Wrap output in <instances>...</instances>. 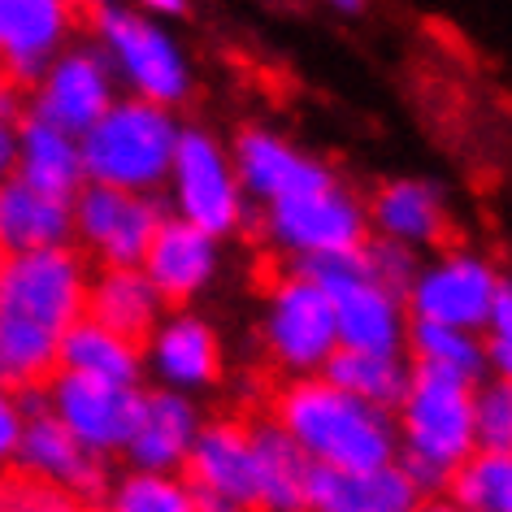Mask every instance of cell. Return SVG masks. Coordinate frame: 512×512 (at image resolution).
Here are the masks:
<instances>
[{
	"mask_svg": "<svg viewBox=\"0 0 512 512\" xmlns=\"http://www.w3.org/2000/svg\"><path fill=\"white\" fill-rule=\"evenodd\" d=\"M92 265L74 248L0 261V387L40 395L57 374L61 339L83 322Z\"/></svg>",
	"mask_w": 512,
	"mask_h": 512,
	"instance_id": "1",
	"label": "cell"
},
{
	"mask_svg": "<svg viewBox=\"0 0 512 512\" xmlns=\"http://www.w3.org/2000/svg\"><path fill=\"white\" fill-rule=\"evenodd\" d=\"M270 421L309 456L313 469L369 473L395 465L400 456L395 417L352 400L348 391L330 387L322 374L287 378L270 400Z\"/></svg>",
	"mask_w": 512,
	"mask_h": 512,
	"instance_id": "2",
	"label": "cell"
},
{
	"mask_svg": "<svg viewBox=\"0 0 512 512\" xmlns=\"http://www.w3.org/2000/svg\"><path fill=\"white\" fill-rule=\"evenodd\" d=\"M395 434H400L395 465L408 473L421 499L443 495L452 469L478 452V443H473V382L413 365L408 395L395 408Z\"/></svg>",
	"mask_w": 512,
	"mask_h": 512,
	"instance_id": "3",
	"label": "cell"
},
{
	"mask_svg": "<svg viewBox=\"0 0 512 512\" xmlns=\"http://www.w3.org/2000/svg\"><path fill=\"white\" fill-rule=\"evenodd\" d=\"M178 135L183 126L170 109L118 96L105 118L79 139L83 178L96 187L131 191V196H157L170 183Z\"/></svg>",
	"mask_w": 512,
	"mask_h": 512,
	"instance_id": "4",
	"label": "cell"
},
{
	"mask_svg": "<svg viewBox=\"0 0 512 512\" xmlns=\"http://www.w3.org/2000/svg\"><path fill=\"white\" fill-rule=\"evenodd\" d=\"M83 27L92 31V44L109 61L113 79L126 83L135 100H148L157 109L183 105L191 96V66L183 48L157 18L131 5H92L83 9Z\"/></svg>",
	"mask_w": 512,
	"mask_h": 512,
	"instance_id": "5",
	"label": "cell"
},
{
	"mask_svg": "<svg viewBox=\"0 0 512 512\" xmlns=\"http://www.w3.org/2000/svg\"><path fill=\"white\" fill-rule=\"evenodd\" d=\"M296 270L309 274L313 283L326 291L343 352H369V356H400L404 352V335H408L404 300L369 278L361 252L317 256V261H300Z\"/></svg>",
	"mask_w": 512,
	"mask_h": 512,
	"instance_id": "6",
	"label": "cell"
},
{
	"mask_svg": "<svg viewBox=\"0 0 512 512\" xmlns=\"http://www.w3.org/2000/svg\"><path fill=\"white\" fill-rule=\"evenodd\" d=\"M70 217L74 252L92 270H139L152 235L165 222V209L157 196H131V191L87 183L70 200Z\"/></svg>",
	"mask_w": 512,
	"mask_h": 512,
	"instance_id": "7",
	"label": "cell"
},
{
	"mask_svg": "<svg viewBox=\"0 0 512 512\" xmlns=\"http://www.w3.org/2000/svg\"><path fill=\"white\" fill-rule=\"evenodd\" d=\"M170 196L174 217L204 230L209 239H222L243 222V187L230 165V152L200 126H183L170 165Z\"/></svg>",
	"mask_w": 512,
	"mask_h": 512,
	"instance_id": "8",
	"label": "cell"
},
{
	"mask_svg": "<svg viewBox=\"0 0 512 512\" xmlns=\"http://www.w3.org/2000/svg\"><path fill=\"white\" fill-rule=\"evenodd\" d=\"M265 348H270V361L291 378L322 374L326 361L339 352L335 313H330L326 291L309 274L291 270L274 278L265 296Z\"/></svg>",
	"mask_w": 512,
	"mask_h": 512,
	"instance_id": "9",
	"label": "cell"
},
{
	"mask_svg": "<svg viewBox=\"0 0 512 512\" xmlns=\"http://www.w3.org/2000/svg\"><path fill=\"white\" fill-rule=\"evenodd\" d=\"M118 100V79L96 44H70L40 79L27 87V118L83 139Z\"/></svg>",
	"mask_w": 512,
	"mask_h": 512,
	"instance_id": "10",
	"label": "cell"
},
{
	"mask_svg": "<svg viewBox=\"0 0 512 512\" xmlns=\"http://www.w3.org/2000/svg\"><path fill=\"white\" fill-rule=\"evenodd\" d=\"M495 296H499V274L491 270L486 256L443 252V256H434L426 270H417L404 300L413 309V322L482 335L486 322H491Z\"/></svg>",
	"mask_w": 512,
	"mask_h": 512,
	"instance_id": "11",
	"label": "cell"
},
{
	"mask_svg": "<svg viewBox=\"0 0 512 512\" xmlns=\"http://www.w3.org/2000/svg\"><path fill=\"white\" fill-rule=\"evenodd\" d=\"M139 395H144V387H113V382L53 374V382H48L35 400H40L44 413L53 417L61 430H70L87 452L113 460V456H122V447L135 430Z\"/></svg>",
	"mask_w": 512,
	"mask_h": 512,
	"instance_id": "12",
	"label": "cell"
},
{
	"mask_svg": "<svg viewBox=\"0 0 512 512\" xmlns=\"http://www.w3.org/2000/svg\"><path fill=\"white\" fill-rule=\"evenodd\" d=\"M83 9L66 0H0V83L27 87L74 44Z\"/></svg>",
	"mask_w": 512,
	"mask_h": 512,
	"instance_id": "13",
	"label": "cell"
},
{
	"mask_svg": "<svg viewBox=\"0 0 512 512\" xmlns=\"http://www.w3.org/2000/svg\"><path fill=\"white\" fill-rule=\"evenodd\" d=\"M265 226L270 235L283 243L287 252H296L300 261H317V256H352L365 248L369 239V217L348 196L339 183L313 196L287 200L265 209Z\"/></svg>",
	"mask_w": 512,
	"mask_h": 512,
	"instance_id": "14",
	"label": "cell"
},
{
	"mask_svg": "<svg viewBox=\"0 0 512 512\" xmlns=\"http://www.w3.org/2000/svg\"><path fill=\"white\" fill-rule=\"evenodd\" d=\"M14 469L44 486H57V491L83 499V504H96L113 478L109 460L87 452L70 430H61L40 408L35 395H31V413H27V426H22V439H18Z\"/></svg>",
	"mask_w": 512,
	"mask_h": 512,
	"instance_id": "15",
	"label": "cell"
},
{
	"mask_svg": "<svg viewBox=\"0 0 512 512\" xmlns=\"http://www.w3.org/2000/svg\"><path fill=\"white\" fill-rule=\"evenodd\" d=\"M230 165H235L239 187L261 200L265 209L335 187V174H330L322 161L300 152L296 144H287L283 135L265 131V126H243L235 135V157H230Z\"/></svg>",
	"mask_w": 512,
	"mask_h": 512,
	"instance_id": "16",
	"label": "cell"
},
{
	"mask_svg": "<svg viewBox=\"0 0 512 512\" xmlns=\"http://www.w3.org/2000/svg\"><path fill=\"white\" fill-rule=\"evenodd\" d=\"M200 408L191 404V395H178V391H165V387H152L139 395V417H135V430L126 439L122 456H126V469H139V473H183L187 465V452L200 434Z\"/></svg>",
	"mask_w": 512,
	"mask_h": 512,
	"instance_id": "17",
	"label": "cell"
},
{
	"mask_svg": "<svg viewBox=\"0 0 512 512\" xmlns=\"http://www.w3.org/2000/svg\"><path fill=\"white\" fill-rule=\"evenodd\" d=\"M144 369L165 391H200L222 378V343L213 326L196 313H165L144 343Z\"/></svg>",
	"mask_w": 512,
	"mask_h": 512,
	"instance_id": "18",
	"label": "cell"
},
{
	"mask_svg": "<svg viewBox=\"0 0 512 512\" xmlns=\"http://www.w3.org/2000/svg\"><path fill=\"white\" fill-rule=\"evenodd\" d=\"M183 482L191 491L222 495L243 512H252L256 499V478H252V430L239 417H217L204 421L196 443L187 452Z\"/></svg>",
	"mask_w": 512,
	"mask_h": 512,
	"instance_id": "19",
	"label": "cell"
},
{
	"mask_svg": "<svg viewBox=\"0 0 512 512\" xmlns=\"http://www.w3.org/2000/svg\"><path fill=\"white\" fill-rule=\"evenodd\" d=\"M139 270H144V278L161 296L165 309H183V304H191L204 287L213 283L217 239H209L204 230L165 213V222L157 226V235H152Z\"/></svg>",
	"mask_w": 512,
	"mask_h": 512,
	"instance_id": "20",
	"label": "cell"
},
{
	"mask_svg": "<svg viewBox=\"0 0 512 512\" xmlns=\"http://www.w3.org/2000/svg\"><path fill=\"white\" fill-rule=\"evenodd\" d=\"M53 248H74L70 200L44 196L22 178H5L0 183V261Z\"/></svg>",
	"mask_w": 512,
	"mask_h": 512,
	"instance_id": "21",
	"label": "cell"
},
{
	"mask_svg": "<svg viewBox=\"0 0 512 512\" xmlns=\"http://www.w3.org/2000/svg\"><path fill=\"white\" fill-rule=\"evenodd\" d=\"M248 430H252V478H256L252 512H309V478H313L309 456L270 417L248 421Z\"/></svg>",
	"mask_w": 512,
	"mask_h": 512,
	"instance_id": "22",
	"label": "cell"
},
{
	"mask_svg": "<svg viewBox=\"0 0 512 512\" xmlns=\"http://www.w3.org/2000/svg\"><path fill=\"white\" fill-rule=\"evenodd\" d=\"M83 317L113 330L118 339L144 348L148 335L161 326L165 304H161L157 291H152L144 270H92Z\"/></svg>",
	"mask_w": 512,
	"mask_h": 512,
	"instance_id": "23",
	"label": "cell"
},
{
	"mask_svg": "<svg viewBox=\"0 0 512 512\" xmlns=\"http://www.w3.org/2000/svg\"><path fill=\"white\" fill-rule=\"evenodd\" d=\"M421 491L408 482L400 465H382L369 473L313 469L309 512H417Z\"/></svg>",
	"mask_w": 512,
	"mask_h": 512,
	"instance_id": "24",
	"label": "cell"
},
{
	"mask_svg": "<svg viewBox=\"0 0 512 512\" xmlns=\"http://www.w3.org/2000/svg\"><path fill=\"white\" fill-rule=\"evenodd\" d=\"M14 178H22V183L35 187V191H44V196L74 200L87 187L79 139L40 122V118H22L18 122Z\"/></svg>",
	"mask_w": 512,
	"mask_h": 512,
	"instance_id": "25",
	"label": "cell"
},
{
	"mask_svg": "<svg viewBox=\"0 0 512 512\" xmlns=\"http://www.w3.org/2000/svg\"><path fill=\"white\" fill-rule=\"evenodd\" d=\"M365 217H374L378 239L404 243V248H426L447 235V204L443 191L426 183V178H395L374 196V209Z\"/></svg>",
	"mask_w": 512,
	"mask_h": 512,
	"instance_id": "26",
	"label": "cell"
},
{
	"mask_svg": "<svg viewBox=\"0 0 512 512\" xmlns=\"http://www.w3.org/2000/svg\"><path fill=\"white\" fill-rule=\"evenodd\" d=\"M57 374L113 382V387H139V378H144V348L118 339L113 330H105V326H96V322H87L83 317V322L61 339Z\"/></svg>",
	"mask_w": 512,
	"mask_h": 512,
	"instance_id": "27",
	"label": "cell"
},
{
	"mask_svg": "<svg viewBox=\"0 0 512 512\" xmlns=\"http://www.w3.org/2000/svg\"><path fill=\"white\" fill-rule=\"evenodd\" d=\"M322 378L330 387L348 391L352 400H361L378 413H391L404 404L408 382H413V369L404 365V356H369V352H335L322 369Z\"/></svg>",
	"mask_w": 512,
	"mask_h": 512,
	"instance_id": "28",
	"label": "cell"
},
{
	"mask_svg": "<svg viewBox=\"0 0 512 512\" xmlns=\"http://www.w3.org/2000/svg\"><path fill=\"white\" fill-rule=\"evenodd\" d=\"M92 512H196V499H191L183 473L122 469L109 478L105 495L92 504Z\"/></svg>",
	"mask_w": 512,
	"mask_h": 512,
	"instance_id": "29",
	"label": "cell"
},
{
	"mask_svg": "<svg viewBox=\"0 0 512 512\" xmlns=\"http://www.w3.org/2000/svg\"><path fill=\"white\" fill-rule=\"evenodd\" d=\"M404 348L413 352L417 369H439V374L465 378L478 387L486 374V348L478 335L465 330H447V326H430V322H413L404 335Z\"/></svg>",
	"mask_w": 512,
	"mask_h": 512,
	"instance_id": "30",
	"label": "cell"
},
{
	"mask_svg": "<svg viewBox=\"0 0 512 512\" xmlns=\"http://www.w3.org/2000/svg\"><path fill=\"white\" fill-rule=\"evenodd\" d=\"M460 512H512V452H473L443 491Z\"/></svg>",
	"mask_w": 512,
	"mask_h": 512,
	"instance_id": "31",
	"label": "cell"
},
{
	"mask_svg": "<svg viewBox=\"0 0 512 512\" xmlns=\"http://www.w3.org/2000/svg\"><path fill=\"white\" fill-rule=\"evenodd\" d=\"M473 443L482 452H512V382L491 378L473 387Z\"/></svg>",
	"mask_w": 512,
	"mask_h": 512,
	"instance_id": "32",
	"label": "cell"
},
{
	"mask_svg": "<svg viewBox=\"0 0 512 512\" xmlns=\"http://www.w3.org/2000/svg\"><path fill=\"white\" fill-rule=\"evenodd\" d=\"M0 512H92V504L35 482L18 469H5L0 473Z\"/></svg>",
	"mask_w": 512,
	"mask_h": 512,
	"instance_id": "33",
	"label": "cell"
},
{
	"mask_svg": "<svg viewBox=\"0 0 512 512\" xmlns=\"http://www.w3.org/2000/svg\"><path fill=\"white\" fill-rule=\"evenodd\" d=\"M361 261H365V270H369V278H374L378 287L395 291L400 300L408 296V287H413V278H417V256H413V248L369 235L365 248H361Z\"/></svg>",
	"mask_w": 512,
	"mask_h": 512,
	"instance_id": "34",
	"label": "cell"
},
{
	"mask_svg": "<svg viewBox=\"0 0 512 512\" xmlns=\"http://www.w3.org/2000/svg\"><path fill=\"white\" fill-rule=\"evenodd\" d=\"M486 365L495 369L504 382H512V287L499 283V296H495V309H491V322H486Z\"/></svg>",
	"mask_w": 512,
	"mask_h": 512,
	"instance_id": "35",
	"label": "cell"
},
{
	"mask_svg": "<svg viewBox=\"0 0 512 512\" xmlns=\"http://www.w3.org/2000/svg\"><path fill=\"white\" fill-rule=\"evenodd\" d=\"M27 413H31L27 395L0 387V473L14 469V456H18V439H22V426H27Z\"/></svg>",
	"mask_w": 512,
	"mask_h": 512,
	"instance_id": "36",
	"label": "cell"
},
{
	"mask_svg": "<svg viewBox=\"0 0 512 512\" xmlns=\"http://www.w3.org/2000/svg\"><path fill=\"white\" fill-rule=\"evenodd\" d=\"M14 152H18V122L0 113V183L14 178Z\"/></svg>",
	"mask_w": 512,
	"mask_h": 512,
	"instance_id": "37",
	"label": "cell"
},
{
	"mask_svg": "<svg viewBox=\"0 0 512 512\" xmlns=\"http://www.w3.org/2000/svg\"><path fill=\"white\" fill-rule=\"evenodd\" d=\"M191 499H196V512H243L239 504H230L222 495H209V491H191Z\"/></svg>",
	"mask_w": 512,
	"mask_h": 512,
	"instance_id": "38",
	"label": "cell"
},
{
	"mask_svg": "<svg viewBox=\"0 0 512 512\" xmlns=\"http://www.w3.org/2000/svg\"><path fill=\"white\" fill-rule=\"evenodd\" d=\"M148 18H183L191 14V5H183V0H152V5H144Z\"/></svg>",
	"mask_w": 512,
	"mask_h": 512,
	"instance_id": "39",
	"label": "cell"
},
{
	"mask_svg": "<svg viewBox=\"0 0 512 512\" xmlns=\"http://www.w3.org/2000/svg\"><path fill=\"white\" fill-rule=\"evenodd\" d=\"M417 512H460V508H456L447 495H434V499H421V508H417Z\"/></svg>",
	"mask_w": 512,
	"mask_h": 512,
	"instance_id": "40",
	"label": "cell"
}]
</instances>
